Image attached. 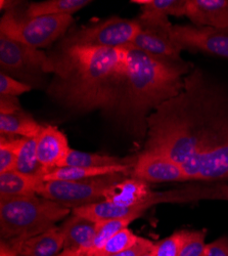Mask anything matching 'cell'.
<instances>
[{
    "label": "cell",
    "mask_w": 228,
    "mask_h": 256,
    "mask_svg": "<svg viewBox=\"0 0 228 256\" xmlns=\"http://www.w3.org/2000/svg\"><path fill=\"white\" fill-rule=\"evenodd\" d=\"M185 16L195 26L228 28V0H188Z\"/></svg>",
    "instance_id": "cell-14"
},
{
    "label": "cell",
    "mask_w": 228,
    "mask_h": 256,
    "mask_svg": "<svg viewBox=\"0 0 228 256\" xmlns=\"http://www.w3.org/2000/svg\"><path fill=\"white\" fill-rule=\"evenodd\" d=\"M55 256H85V253L78 250H72V249H64Z\"/></svg>",
    "instance_id": "cell-36"
},
{
    "label": "cell",
    "mask_w": 228,
    "mask_h": 256,
    "mask_svg": "<svg viewBox=\"0 0 228 256\" xmlns=\"http://www.w3.org/2000/svg\"><path fill=\"white\" fill-rule=\"evenodd\" d=\"M0 68L1 73L19 78L49 73V56L0 34Z\"/></svg>",
    "instance_id": "cell-9"
},
{
    "label": "cell",
    "mask_w": 228,
    "mask_h": 256,
    "mask_svg": "<svg viewBox=\"0 0 228 256\" xmlns=\"http://www.w3.org/2000/svg\"><path fill=\"white\" fill-rule=\"evenodd\" d=\"M32 90L30 84L19 82L9 75L0 73V96H13L24 94Z\"/></svg>",
    "instance_id": "cell-31"
},
{
    "label": "cell",
    "mask_w": 228,
    "mask_h": 256,
    "mask_svg": "<svg viewBox=\"0 0 228 256\" xmlns=\"http://www.w3.org/2000/svg\"><path fill=\"white\" fill-rule=\"evenodd\" d=\"M189 73L188 62L163 60L127 46V80L113 117L132 134L147 136L150 115L182 92Z\"/></svg>",
    "instance_id": "cell-3"
},
{
    "label": "cell",
    "mask_w": 228,
    "mask_h": 256,
    "mask_svg": "<svg viewBox=\"0 0 228 256\" xmlns=\"http://www.w3.org/2000/svg\"><path fill=\"white\" fill-rule=\"evenodd\" d=\"M201 200L228 201V184L222 182H195L165 192H154L152 204L190 203Z\"/></svg>",
    "instance_id": "cell-12"
},
{
    "label": "cell",
    "mask_w": 228,
    "mask_h": 256,
    "mask_svg": "<svg viewBox=\"0 0 228 256\" xmlns=\"http://www.w3.org/2000/svg\"><path fill=\"white\" fill-rule=\"evenodd\" d=\"M149 208H151L149 205H140L134 207L120 206L105 200L73 208L72 213L75 216L85 218L93 222L99 224L108 220L127 218H139Z\"/></svg>",
    "instance_id": "cell-15"
},
{
    "label": "cell",
    "mask_w": 228,
    "mask_h": 256,
    "mask_svg": "<svg viewBox=\"0 0 228 256\" xmlns=\"http://www.w3.org/2000/svg\"><path fill=\"white\" fill-rule=\"evenodd\" d=\"M91 2L88 0H47L42 2H34L27 6L24 14L29 18L67 14L72 16L83 8L87 6Z\"/></svg>",
    "instance_id": "cell-23"
},
{
    "label": "cell",
    "mask_w": 228,
    "mask_h": 256,
    "mask_svg": "<svg viewBox=\"0 0 228 256\" xmlns=\"http://www.w3.org/2000/svg\"><path fill=\"white\" fill-rule=\"evenodd\" d=\"M23 241H3L0 243V256H18V249Z\"/></svg>",
    "instance_id": "cell-35"
},
{
    "label": "cell",
    "mask_w": 228,
    "mask_h": 256,
    "mask_svg": "<svg viewBox=\"0 0 228 256\" xmlns=\"http://www.w3.org/2000/svg\"><path fill=\"white\" fill-rule=\"evenodd\" d=\"M48 94L74 112L115 114L127 80V48L60 46L49 56Z\"/></svg>",
    "instance_id": "cell-2"
},
{
    "label": "cell",
    "mask_w": 228,
    "mask_h": 256,
    "mask_svg": "<svg viewBox=\"0 0 228 256\" xmlns=\"http://www.w3.org/2000/svg\"><path fill=\"white\" fill-rule=\"evenodd\" d=\"M204 256H228V237L222 236L207 244Z\"/></svg>",
    "instance_id": "cell-33"
},
{
    "label": "cell",
    "mask_w": 228,
    "mask_h": 256,
    "mask_svg": "<svg viewBox=\"0 0 228 256\" xmlns=\"http://www.w3.org/2000/svg\"><path fill=\"white\" fill-rule=\"evenodd\" d=\"M22 110L16 98L0 96V115L12 114Z\"/></svg>",
    "instance_id": "cell-34"
},
{
    "label": "cell",
    "mask_w": 228,
    "mask_h": 256,
    "mask_svg": "<svg viewBox=\"0 0 228 256\" xmlns=\"http://www.w3.org/2000/svg\"><path fill=\"white\" fill-rule=\"evenodd\" d=\"M59 228L64 237V249L82 251L86 256L96 234L97 224L72 213Z\"/></svg>",
    "instance_id": "cell-17"
},
{
    "label": "cell",
    "mask_w": 228,
    "mask_h": 256,
    "mask_svg": "<svg viewBox=\"0 0 228 256\" xmlns=\"http://www.w3.org/2000/svg\"><path fill=\"white\" fill-rule=\"evenodd\" d=\"M63 250V234L54 226L20 243L18 256H55Z\"/></svg>",
    "instance_id": "cell-18"
},
{
    "label": "cell",
    "mask_w": 228,
    "mask_h": 256,
    "mask_svg": "<svg viewBox=\"0 0 228 256\" xmlns=\"http://www.w3.org/2000/svg\"><path fill=\"white\" fill-rule=\"evenodd\" d=\"M131 158H120L96 153H87L71 148L60 167H109L121 165H134Z\"/></svg>",
    "instance_id": "cell-22"
},
{
    "label": "cell",
    "mask_w": 228,
    "mask_h": 256,
    "mask_svg": "<svg viewBox=\"0 0 228 256\" xmlns=\"http://www.w3.org/2000/svg\"><path fill=\"white\" fill-rule=\"evenodd\" d=\"M144 150L167 155L189 182L228 180V90L202 69L184 77L182 92L148 119Z\"/></svg>",
    "instance_id": "cell-1"
},
{
    "label": "cell",
    "mask_w": 228,
    "mask_h": 256,
    "mask_svg": "<svg viewBox=\"0 0 228 256\" xmlns=\"http://www.w3.org/2000/svg\"><path fill=\"white\" fill-rule=\"evenodd\" d=\"M140 30L129 46L151 56L173 62H184L182 50L171 36L173 25L168 18H137Z\"/></svg>",
    "instance_id": "cell-8"
},
{
    "label": "cell",
    "mask_w": 228,
    "mask_h": 256,
    "mask_svg": "<svg viewBox=\"0 0 228 256\" xmlns=\"http://www.w3.org/2000/svg\"><path fill=\"white\" fill-rule=\"evenodd\" d=\"M73 16L54 14L29 18L14 10H7L0 20V34L34 48L50 46L55 40L66 34Z\"/></svg>",
    "instance_id": "cell-5"
},
{
    "label": "cell",
    "mask_w": 228,
    "mask_h": 256,
    "mask_svg": "<svg viewBox=\"0 0 228 256\" xmlns=\"http://www.w3.org/2000/svg\"><path fill=\"white\" fill-rule=\"evenodd\" d=\"M38 136L22 138V144H20L19 148L18 157L14 170L20 174L41 178L43 180L46 172L42 165L39 163L37 157Z\"/></svg>",
    "instance_id": "cell-24"
},
{
    "label": "cell",
    "mask_w": 228,
    "mask_h": 256,
    "mask_svg": "<svg viewBox=\"0 0 228 256\" xmlns=\"http://www.w3.org/2000/svg\"><path fill=\"white\" fill-rule=\"evenodd\" d=\"M154 192L149 184L128 176L122 182L112 186L106 194V200L120 206L134 207L140 205L153 206L151 200Z\"/></svg>",
    "instance_id": "cell-16"
},
{
    "label": "cell",
    "mask_w": 228,
    "mask_h": 256,
    "mask_svg": "<svg viewBox=\"0 0 228 256\" xmlns=\"http://www.w3.org/2000/svg\"><path fill=\"white\" fill-rule=\"evenodd\" d=\"M138 239L139 237L136 236L131 230L128 228H123L113 236L93 256H110L122 252L132 247Z\"/></svg>",
    "instance_id": "cell-28"
},
{
    "label": "cell",
    "mask_w": 228,
    "mask_h": 256,
    "mask_svg": "<svg viewBox=\"0 0 228 256\" xmlns=\"http://www.w3.org/2000/svg\"><path fill=\"white\" fill-rule=\"evenodd\" d=\"M22 138L1 136L0 138V174L12 172L15 169Z\"/></svg>",
    "instance_id": "cell-27"
},
{
    "label": "cell",
    "mask_w": 228,
    "mask_h": 256,
    "mask_svg": "<svg viewBox=\"0 0 228 256\" xmlns=\"http://www.w3.org/2000/svg\"><path fill=\"white\" fill-rule=\"evenodd\" d=\"M140 256H155V254H154L153 250H151V251H149V252L143 253V254H142V255H140Z\"/></svg>",
    "instance_id": "cell-37"
},
{
    "label": "cell",
    "mask_w": 228,
    "mask_h": 256,
    "mask_svg": "<svg viewBox=\"0 0 228 256\" xmlns=\"http://www.w3.org/2000/svg\"><path fill=\"white\" fill-rule=\"evenodd\" d=\"M185 234L186 230H177L171 236L155 243L153 248L155 256H179Z\"/></svg>",
    "instance_id": "cell-30"
},
{
    "label": "cell",
    "mask_w": 228,
    "mask_h": 256,
    "mask_svg": "<svg viewBox=\"0 0 228 256\" xmlns=\"http://www.w3.org/2000/svg\"><path fill=\"white\" fill-rule=\"evenodd\" d=\"M43 126L23 110L0 115V134L6 136L34 138L42 132Z\"/></svg>",
    "instance_id": "cell-21"
},
{
    "label": "cell",
    "mask_w": 228,
    "mask_h": 256,
    "mask_svg": "<svg viewBox=\"0 0 228 256\" xmlns=\"http://www.w3.org/2000/svg\"><path fill=\"white\" fill-rule=\"evenodd\" d=\"M171 36L182 50L228 58V28L173 25Z\"/></svg>",
    "instance_id": "cell-10"
},
{
    "label": "cell",
    "mask_w": 228,
    "mask_h": 256,
    "mask_svg": "<svg viewBox=\"0 0 228 256\" xmlns=\"http://www.w3.org/2000/svg\"><path fill=\"white\" fill-rule=\"evenodd\" d=\"M154 245H155V243L152 242L151 240L139 237L138 241L132 247L124 250L122 252L110 255V256H140L143 253L153 250Z\"/></svg>",
    "instance_id": "cell-32"
},
{
    "label": "cell",
    "mask_w": 228,
    "mask_h": 256,
    "mask_svg": "<svg viewBox=\"0 0 228 256\" xmlns=\"http://www.w3.org/2000/svg\"><path fill=\"white\" fill-rule=\"evenodd\" d=\"M206 230H186L179 256H204L206 250Z\"/></svg>",
    "instance_id": "cell-29"
},
{
    "label": "cell",
    "mask_w": 228,
    "mask_h": 256,
    "mask_svg": "<svg viewBox=\"0 0 228 256\" xmlns=\"http://www.w3.org/2000/svg\"><path fill=\"white\" fill-rule=\"evenodd\" d=\"M70 150L67 136L56 126H43L42 132L38 136L37 157L46 174L60 167Z\"/></svg>",
    "instance_id": "cell-13"
},
{
    "label": "cell",
    "mask_w": 228,
    "mask_h": 256,
    "mask_svg": "<svg viewBox=\"0 0 228 256\" xmlns=\"http://www.w3.org/2000/svg\"><path fill=\"white\" fill-rule=\"evenodd\" d=\"M128 176L131 174L118 172L79 180L44 182L38 195L69 208H76L105 201L108 190Z\"/></svg>",
    "instance_id": "cell-6"
},
{
    "label": "cell",
    "mask_w": 228,
    "mask_h": 256,
    "mask_svg": "<svg viewBox=\"0 0 228 256\" xmlns=\"http://www.w3.org/2000/svg\"><path fill=\"white\" fill-rule=\"evenodd\" d=\"M44 180L16 170L0 174V199L38 195Z\"/></svg>",
    "instance_id": "cell-19"
},
{
    "label": "cell",
    "mask_w": 228,
    "mask_h": 256,
    "mask_svg": "<svg viewBox=\"0 0 228 256\" xmlns=\"http://www.w3.org/2000/svg\"><path fill=\"white\" fill-rule=\"evenodd\" d=\"M131 176L147 184L189 182L180 164L163 153L147 150L137 157Z\"/></svg>",
    "instance_id": "cell-11"
},
{
    "label": "cell",
    "mask_w": 228,
    "mask_h": 256,
    "mask_svg": "<svg viewBox=\"0 0 228 256\" xmlns=\"http://www.w3.org/2000/svg\"><path fill=\"white\" fill-rule=\"evenodd\" d=\"M71 208L41 196L0 199V236L3 241H25L55 226Z\"/></svg>",
    "instance_id": "cell-4"
},
{
    "label": "cell",
    "mask_w": 228,
    "mask_h": 256,
    "mask_svg": "<svg viewBox=\"0 0 228 256\" xmlns=\"http://www.w3.org/2000/svg\"><path fill=\"white\" fill-rule=\"evenodd\" d=\"M134 165H121L109 167H59L44 176V182L50 180H79L118 172H132Z\"/></svg>",
    "instance_id": "cell-20"
},
{
    "label": "cell",
    "mask_w": 228,
    "mask_h": 256,
    "mask_svg": "<svg viewBox=\"0 0 228 256\" xmlns=\"http://www.w3.org/2000/svg\"><path fill=\"white\" fill-rule=\"evenodd\" d=\"M141 6V18H168L185 16L188 0H132Z\"/></svg>",
    "instance_id": "cell-25"
},
{
    "label": "cell",
    "mask_w": 228,
    "mask_h": 256,
    "mask_svg": "<svg viewBox=\"0 0 228 256\" xmlns=\"http://www.w3.org/2000/svg\"><path fill=\"white\" fill-rule=\"evenodd\" d=\"M140 30L137 18L129 20L119 16L100 20L79 29L72 30L60 46H93L106 48H127Z\"/></svg>",
    "instance_id": "cell-7"
},
{
    "label": "cell",
    "mask_w": 228,
    "mask_h": 256,
    "mask_svg": "<svg viewBox=\"0 0 228 256\" xmlns=\"http://www.w3.org/2000/svg\"><path fill=\"white\" fill-rule=\"evenodd\" d=\"M135 220L137 218H127L97 224L96 234L90 245V248L86 253V256H93L113 236H115L117 232H119L123 228H128V226Z\"/></svg>",
    "instance_id": "cell-26"
}]
</instances>
